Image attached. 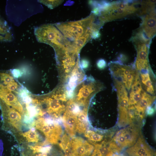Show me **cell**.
<instances>
[{"mask_svg": "<svg viewBox=\"0 0 156 156\" xmlns=\"http://www.w3.org/2000/svg\"><path fill=\"white\" fill-rule=\"evenodd\" d=\"M141 2L135 1H104L97 3L99 19L101 23H104L125 17L138 11L140 12Z\"/></svg>", "mask_w": 156, "mask_h": 156, "instance_id": "1", "label": "cell"}, {"mask_svg": "<svg viewBox=\"0 0 156 156\" xmlns=\"http://www.w3.org/2000/svg\"><path fill=\"white\" fill-rule=\"evenodd\" d=\"M96 16L92 13L87 18L76 21L59 23L55 25L66 38L74 41L86 34L92 33L96 29Z\"/></svg>", "mask_w": 156, "mask_h": 156, "instance_id": "2", "label": "cell"}, {"mask_svg": "<svg viewBox=\"0 0 156 156\" xmlns=\"http://www.w3.org/2000/svg\"><path fill=\"white\" fill-rule=\"evenodd\" d=\"M131 39L137 52L135 63L137 69L141 72L148 70V54L151 40L138 32H135Z\"/></svg>", "mask_w": 156, "mask_h": 156, "instance_id": "3", "label": "cell"}, {"mask_svg": "<svg viewBox=\"0 0 156 156\" xmlns=\"http://www.w3.org/2000/svg\"><path fill=\"white\" fill-rule=\"evenodd\" d=\"M34 33L39 42L49 44L52 47L59 45L65 38L54 24H45L36 27Z\"/></svg>", "mask_w": 156, "mask_h": 156, "instance_id": "4", "label": "cell"}, {"mask_svg": "<svg viewBox=\"0 0 156 156\" xmlns=\"http://www.w3.org/2000/svg\"><path fill=\"white\" fill-rule=\"evenodd\" d=\"M139 134L138 129L133 125L117 132L110 143L111 146L119 153L124 148L133 146Z\"/></svg>", "mask_w": 156, "mask_h": 156, "instance_id": "5", "label": "cell"}, {"mask_svg": "<svg viewBox=\"0 0 156 156\" xmlns=\"http://www.w3.org/2000/svg\"><path fill=\"white\" fill-rule=\"evenodd\" d=\"M114 81L118 96V124L120 126H125L132 121L128 114L129 98L127 92L124 84L121 81L114 79Z\"/></svg>", "mask_w": 156, "mask_h": 156, "instance_id": "6", "label": "cell"}, {"mask_svg": "<svg viewBox=\"0 0 156 156\" xmlns=\"http://www.w3.org/2000/svg\"><path fill=\"white\" fill-rule=\"evenodd\" d=\"M110 67L113 75L120 78L125 87L129 90L137 72L129 66L117 63H111Z\"/></svg>", "mask_w": 156, "mask_h": 156, "instance_id": "7", "label": "cell"}, {"mask_svg": "<svg viewBox=\"0 0 156 156\" xmlns=\"http://www.w3.org/2000/svg\"><path fill=\"white\" fill-rule=\"evenodd\" d=\"M70 145L75 156H88L93 152L94 146L79 137H74L70 139Z\"/></svg>", "mask_w": 156, "mask_h": 156, "instance_id": "8", "label": "cell"}, {"mask_svg": "<svg viewBox=\"0 0 156 156\" xmlns=\"http://www.w3.org/2000/svg\"><path fill=\"white\" fill-rule=\"evenodd\" d=\"M1 103H1V107L5 122L8 123L17 130L20 131L22 124L20 113L15 109Z\"/></svg>", "mask_w": 156, "mask_h": 156, "instance_id": "9", "label": "cell"}, {"mask_svg": "<svg viewBox=\"0 0 156 156\" xmlns=\"http://www.w3.org/2000/svg\"><path fill=\"white\" fill-rule=\"evenodd\" d=\"M144 15L142 23L139 29L147 38L151 40L156 34V13L155 10Z\"/></svg>", "mask_w": 156, "mask_h": 156, "instance_id": "10", "label": "cell"}, {"mask_svg": "<svg viewBox=\"0 0 156 156\" xmlns=\"http://www.w3.org/2000/svg\"><path fill=\"white\" fill-rule=\"evenodd\" d=\"M47 107V112L53 118L56 119L61 116L60 115L65 110L64 105L62 102L57 94L53 95L51 98H48L44 101Z\"/></svg>", "mask_w": 156, "mask_h": 156, "instance_id": "11", "label": "cell"}, {"mask_svg": "<svg viewBox=\"0 0 156 156\" xmlns=\"http://www.w3.org/2000/svg\"><path fill=\"white\" fill-rule=\"evenodd\" d=\"M0 99L5 105L10 106L21 113L23 114V107L16 97L5 86L0 84Z\"/></svg>", "mask_w": 156, "mask_h": 156, "instance_id": "12", "label": "cell"}, {"mask_svg": "<svg viewBox=\"0 0 156 156\" xmlns=\"http://www.w3.org/2000/svg\"><path fill=\"white\" fill-rule=\"evenodd\" d=\"M35 126L36 129L44 134L46 138L45 141L49 144H57L60 140L61 138L55 135L50 129L43 117H38L35 120Z\"/></svg>", "mask_w": 156, "mask_h": 156, "instance_id": "13", "label": "cell"}, {"mask_svg": "<svg viewBox=\"0 0 156 156\" xmlns=\"http://www.w3.org/2000/svg\"><path fill=\"white\" fill-rule=\"evenodd\" d=\"M155 98V96H151L142 90L140 100L134 106L136 116H138L141 119H143L146 108L151 104Z\"/></svg>", "mask_w": 156, "mask_h": 156, "instance_id": "14", "label": "cell"}, {"mask_svg": "<svg viewBox=\"0 0 156 156\" xmlns=\"http://www.w3.org/2000/svg\"><path fill=\"white\" fill-rule=\"evenodd\" d=\"M130 156H146L153 151L143 138L140 137L134 145L127 150Z\"/></svg>", "mask_w": 156, "mask_h": 156, "instance_id": "15", "label": "cell"}, {"mask_svg": "<svg viewBox=\"0 0 156 156\" xmlns=\"http://www.w3.org/2000/svg\"><path fill=\"white\" fill-rule=\"evenodd\" d=\"M96 87L93 83L83 85L76 95V102L82 105L87 104V99L95 91Z\"/></svg>", "mask_w": 156, "mask_h": 156, "instance_id": "16", "label": "cell"}, {"mask_svg": "<svg viewBox=\"0 0 156 156\" xmlns=\"http://www.w3.org/2000/svg\"><path fill=\"white\" fill-rule=\"evenodd\" d=\"M63 125L66 132L72 138L75 136L77 116L64 112L62 117Z\"/></svg>", "mask_w": 156, "mask_h": 156, "instance_id": "17", "label": "cell"}, {"mask_svg": "<svg viewBox=\"0 0 156 156\" xmlns=\"http://www.w3.org/2000/svg\"><path fill=\"white\" fill-rule=\"evenodd\" d=\"M89 123L87 109L85 108L77 116L76 132L79 134H85L88 130Z\"/></svg>", "mask_w": 156, "mask_h": 156, "instance_id": "18", "label": "cell"}, {"mask_svg": "<svg viewBox=\"0 0 156 156\" xmlns=\"http://www.w3.org/2000/svg\"><path fill=\"white\" fill-rule=\"evenodd\" d=\"M94 148L91 156H105L109 151V145L105 141L101 144H94Z\"/></svg>", "mask_w": 156, "mask_h": 156, "instance_id": "19", "label": "cell"}, {"mask_svg": "<svg viewBox=\"0 0 156 156\" xmlns=\"http://www.w3.org/2000/svg\"><path fill=\"white\" fill-rule=\"evenodd\" d=\"M148 71L141 73V80L146 91L150 94H153L154 89Z\"/></svg>", "mask_w": 156, "mask_h": 156, "instance_id": "20", "label": "cell"}, {"mask_svg": "<svg viewBox=\"0 0 156 156\" xmlns=\"http://www.w3.org/2000/svg\"><path fill=\"white\" fill-rule=\"evenodd\" d=\"M80 106L77 102L76 103L73 100L70 99L67 103L65 112L77 116L81 111Z\"/></svg>", "mask_w": 156, "mask_h": 156, "instance_id": "21", "label": "cell"}, {"mask_svg": "<svg viewBox=\"0 0 156 156\" xmlns=\"http://www.w3.org/2000/svg\"><path fill=\"white\" fill-rule=\"evenodd\" d=\"M21 135L29 142H38L40 139V136L34 127L31 128L27 132L21 133Z\"/></svg>", "mask_w": 156, "mask_h": 156, "instance_id": "22", "label": "cell"}, {"mask_svg": "<svg viewBox=\"0 0 156 156\" xmlns=\"http://www.w3.org/2000/svg\"><path fill=\"white\" fill-rule=\"evenodd\" d=\"M85 136L90 141L94 142L101 141L103 139V135L97 133L93 131L89 130L85 133Z\"/></svg>", "mask_w": 156, "mask_h": 156, "instance_id": "23", "label": "cell"}, {"mask_svg": "<svg viewBox=\"0 0 156 156\" xmlns=\"http://www.w3.org/2000/svg\"><path fill=\"white\" fill-rule=\"evenodd\" d=\"M142 91L141 92L131 91L129 100L128 106L130 105L134 106L139 102L141 98Z\"/></svg>", "mask_w": 156, "mask_h": 156, "instance_id": "24", "label": "cell"}, {"mask_svg": "<svg viewBox=\"0 0 156 156\" xmlns=\"http://www.w3.org/2000/svg\"><path fill=\"white\" fill-rule=\"evenodd\" d=\"M34 118L30 117L27 113L24 114L22 119V123L24 127L27 129L34 127L35 122Z\"/></svg>", "mask_w": 156, "mask_h": 156, "instance_id": "25", "label": "cell"}, {"mask_svg": "<svg viewBox=\"0 0 156 156\" xmlns=\"http://www.w3.org/2000/svg\"><path fill=\"white\" fill-rule=\"evenodd\" d=\"M63 1L62 0H40L38 2L41 3L51 9H53L60 5Z\"/></svg>", "mask_w": 156, "mask_h": 156, "instance_id": "26", "label": "cell"}, {"mask_svg": "<svg viewBox=\"0 0 156 156\" xmlns=\"http://www.w3.org/2000/svg\"><path fill=\"white\" fill-rule=\"evenodd\" d=\"M79 82L77 77L74 73L72 72L68 83V87L69 89L68 90L73 91L77 84Z\"/></svg>", "mask_w": 156, "mask_h": 156, "instance_id": "27", "label": "cell"}, {"mask_svg": "<svg viewBox=\"0 0 156 156\" xmlns=\"http://www.w3.org/2000/svg\"><path fill=\"white\" fill-rule=\"evenodd\" d=\"M1 79L3 83L6 86L11 84L15 82L13 78L9 74L6 73H1Z\"/></svg>", "mask_w": 156, "mask_h": 156, "instance_id": "28", "label": "cell"}, {"mask_svg": "<svg viewBox=\"0 0 156 156\" xmlns=\"http://www.w3.org/2000/svg\"><path fill=\"white\" fill-rule=\"evenodd\" d=\"M70 140L69 136L66 134H65L62 137L60 144V146L62 149L70 142Z\"/></svg>", "mask_w": 156, "mask_h": 156, "instance_id": "29", "label": "cell"}, {"mask_svg": "<svg viewBox=\"0 0 156 156\" xmlns=\"http://www.w3.org/2000/svg\"><path fill=\"white\" fill-rule=\"evenodd\" d=\"M62 149L64 151L65 156H75L70 147V142Z\"/></svg>", "mask_w": 156, "mask_h": 156, "instance_id": "30", "label": "cell"}, {"mask_svg": "<svg viewBox=\"0 0 156 156\" xmlns=\"http://www.w3.org/2000/svg\"><path fill=\"white\" fill-rule=\"evenodd\" d=\"M98 68L100 69L104 68L106 66V62L105 60L102 59L99 60L97 63Z\"/></svg>", "mask_w": 156, "mask_h": 156, "instance_id": "31", "label": "cell"}, {"mask_svg": "<svg viewBox=\"0 0 156 156\" xmlns=\"http://www.w3.org/2000/svg\"><path fill=\"white\" fill-rule=\"evenodd\" d=\"M17 87V84L15 82L13 83L6 86L5 87L8 90L11 91L15 90Z\"/></svg>", "mask_w": 156, "mask_h": 156, "instance_id": "32", "label": "cell"}, {"mask_svg": "<svg viewBox=\"0 0 156 156\" xmlns=\"http://www.w3.org/2000/svg\"><path fill=\"white\" fill-rule=\"evenodd\" d=\"M81 65L83 68H86L89 66V62L86 59H82L81 62Z\"/></svg>", "mask_w": 156, "mask_h": 156, "instance_id": "33", "label": "cell"}, {"mask_svg": "<svg viewBox=\"0 0 156 156\" xmlns=\"http://www.w3.org/2000/svg\"><path fill=\"white\" fill-rule=\"evenodd\" d=\"M117 153L112 151H109L105 156H124L122 155L118 154Z\"/></svg>", "mask_w": 156, "mask_h": 156, "instance_id": "34", "label": "cell"}, {"mask_svg": "<svg viewBox=\"0 0 156 156\" xmlns=\"http://www.w3.org/2000/svg\"><path fill=\"white\" fill-rule=\"evenodd\" d=\"M38 154L35 155L34 156H47V153H38Z\"/></svg>", "mask_w": 156, "mask_h": 156, "instance_id": "35", "label": "cell"}, {"mask_svg": "<svg viewBox=\"0 0 156 156\" xmlns=\"http://www.w3.org/2000/svg\"><path fill=\"white\" fill-rule=\"evenodd\" d=\"M7 41L6 38L3 36L0 35V41Z\"/></svg>", "mask_w": 156, "mask_h": 156, "instance_id": "36", "label": "cell"}]
</instances>
